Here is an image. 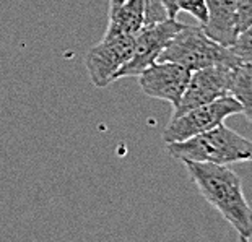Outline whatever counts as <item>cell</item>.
<instances>
[{
    "instance_id": "cell-1",
    "label": "cell",
    "mask_w": 252,
    "mask_h": 242,
    "mask_svg": "<svg viewBox=\"0 0 252 242\" xmlns=\"http://www.w3.org/2000/svg\"><path fill=\"white\" fill-rule=\"evenodd\" d=\"M200 195L233 226L243 242L252 239V212L239 176L228 164L182 161Z\"/></svg>"
},
{
    "instance_id": "cell-2",
    "label": "cell",
    "mask_w": 252,
    "mask_h": 242,
    "mask_svg": "<svg viewBox=\"0 0 252 242\" xmlns=\"http://www.w3.org/2000/svg\"><path fill=\"white\" fill-rule=\"evenodd\" d=\"M166 151L179 161L233 164L251 161L252 143L221 122L184 142L166 143Z\"/></svg>"
},
{
    "instance_id": "cell-3",
    "label": "cell",
    "mask_w": 252,
    "mask_h": 242,
    "mask_svg": "<svg viewBox=\"0 0 252 242\" xmlns=\"http://www.w3.org/2000/svg\"><path fill=\"white\" fill-rule=\"evenodd\" d=\"M157 60L174 62L189 72L212 65L236 67L241 63H252L241 60L229 47L208 37L202 26L187 25H182L178 33L171 37Z\"/></svg>"
},
{
    "instance_id": "cell-4",
    "label": "cell",
    "mask_w": 252,
    "mask_h": 242,
    "mask_svg": "<svg viewBox=\"0 0 252 242\" xmlns=\"http://www.w3.org/2000/svg\"><path fill=\"white\" fill-rule=\"evenodd\" d=\"M234 114H244L241 103L229 94L221 96L212 103L189 109L178 117H171L163 132V140L166 143L184 142L187 138L217 127L218 123L224 122L229 116Z\"/></svg>"
},
{
    "instance_id": "cell-5",
    "label": "cell",
    "mask_w": 252,
    "mask_h": 242,
    "mask_svg": "<svg viewBox=\"0 0 252 242\" xmlns=\"http://www.w3.org/2000/svg\"><path fill=\"white\" fill-rule=\"evenodd\" d=\"M182 23L176 18H166L158 23H147L133 34V51L130 59L121 67L116 80L138 77L148 65L157 62L159 54L178 31Z\"/></svg>"
},
{
    "instance_id": "cell-6",
    "label": "cell",
    "mask_w": 252,
    "mask_h": 242,
    "mask_svg": "<svg viewBox=\"0 0 252 242\" xmlns=\"http://www.w3.org/2000/svg\"><path fill=\"white\" fill-rule=\"evenodd\" d=\"M133 51V36L104 34L98 44L93 46L85 57V68L91 83L96 88H106L116 82L121 67L130 59Z\"/></svg>"
},
{
    "instance_id": "cell-7",
    "label": "cell",
    "mask_w": 252,
    "mask_h": 242,
    "mask_svg": "<svg viewBox=\"0 0 252 242\" xmlns=\"http://www.w3.org/2000/svg\"><path fill=\"white\" fill-rule=\"evenodd\" d=\"M233 67L212 65L190 72L189 83L182 93L179 103L173 107V116L178 117L189 109L212 103L221 96H228V80Z\"/></svg>"
},
{
    "instance_id": "cell-8",
    "label": "cell",
    "mask_w": 252,
    "mask_h": 242,
    "mask_svg": "<svg viewBox=\"0 0 252 242\" xmlns=\"http://www.w3.org/2000/svg\"><path fill=\"white\" fill-rule=\"evenodd\" d=\"M190 72L174 62L157 60L138 75L142 91L150 98L163 99L176 107L189 83Z\"/></svg>"
},
{
    "instance_id": "cell-9",
    "label": "cell",
    "mask_w": 252,
    "mask_h": 242,
    "mask_svg": "<svg viewBox=\"0 0 252 242\" xmlns=\"http://www.w3.org/2000/svg\"><path fill=\"white\" fill-rule=\"evenodd\" d=\"M207 21L202 25L208 37L221 46H231L236 36V0H205Z\"/></svg>"
},
{
    "instance_id": "cell-10",
    "label": "cell",
    "mask_w": 252,
    "mask_h": 242,
    "mask_svg": "<svg viewBox=\"0 0 252 242\" xmlns=\"http://www.w3.org/2000/svg\"><path fill=\"white\" fill-rule=\"evenodd\" d=\"M145 25L143 0H124L121 5L109 8V23L106 34L133 36Z\"/></svg>"
},
{
    "instance_id": "cell-11",
    "label": "cell",
    "mask_w": 252,
    "mask_h": 242,
    "mask_svg": "<svg viewBox=\"0 0 252 242\" xmlns=\"http://www.w3.org/2000/svg\"><path fill=\"white\" fill-rule=\"evenodd\" d=\"M228 94L239 101L244 109V116L251 122L252 112V63H241L229 72Z\"/></svg>"
},
{
    "instance_id": "cell-12",
    "label": "cell",
    "mask_w": 252,
    "mask_h": 242,
    "mask_svg": "<svg viewBox=\"0 0 252 242\" xmlns=\"http://www.w3.org/2000/svg\"><path fill=\"white\" fill-rule=\"evenodd\" d=\"M168 18H176L179 12L192 15L200 26L207 21V5L205 0H161Z\"/></svg>"
},
{
    "instance_id": "cell-13",
    "label": "cell",
    "mask_w": 252,
    "mask_h": 242,
    "mask_svg": "<svg viewBox=\"0 0 252 242\" xmlns=\"http://www.w3.org/2000/svg\"><path fill=\"white\" fill-rule=\"evenodd\" d=\"M252 28V0H236V33Z\"/></svg>"
},
{
    "instance_id": "cell-14",
    "label": "cell",
    "mask_w": 252,
    "mask_h": 242,
    "mask_svg": "<svg viewBox=\"0 0 252 242\" xmlns=\"http://www.w3.org/2000/svg\"><path fill=\"white\" fill-rule=\"evenodd\" d=\"M145 3V25L158 23L168 18L161 0H143Z\"/></svg>"
},
{
    "instance_id": "cell-15",
    "label": "cell",
    "mask_w": 252,
    "mask_h": 242,
    "mask_svg": "<svg viewBox=\"0 0 252 242\" xmlns=\"http://www.w3.org/2000/svg\"><path fill=\"white\" fill-rule=\"evenodd\" d=\"M124 0H109V8H114V7H117V5H121Z\"/></svg>"
}]
</instances>
